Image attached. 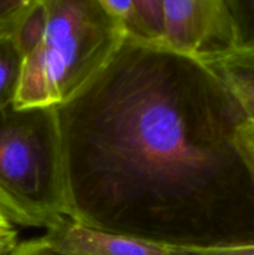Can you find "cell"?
Masks as SVG:
<instances>
[{"label": "cell", "mask_w": 254, "mask_h": 255, "mask_svg": "<svg viewBox=\"0 0 254 255\" xmlns=\"http://www.w3.org/2000/svg\"><path fill=\"white\" fill-rule=\"evenodd\" d=\"M56 111L67 218L186 249L251 242L241 212L254 188L234 146L244 117L208 65L127 36Z\"/></svg>", "instance_id": "1"}, {"label": "cell", "mask_w": 254, "mask_h": 255, "mask_svg": "<svg viewBox=\"0 0 254 255\" xmlns=\"http://www.w3.org/2000/svg\"><path fill=\"white\" fill-rule=\"evenodd\" d=\"M41 42L24 59L15 109L60 106L79 95L128 36L100 0H44Z\"/></svg>", "instance_id": "2"}, {"label": "cell", "mask_w": 254, "mask_h": 255, "mask_svg": "<svg viewBox=\"0 0 254 255\" xmlns=\"http://www.w3.org/2000/svg\"><path fill=\"white\" fill-rule=\"evenodd\" d=\"M0 214L46 231L67 218L56 106L0 111Z\"/></svg>", "instance_id": "3"}, {"label": "cell", "mask_w": 254, "mask_h": 255, "mask_svg": "<svg viewBox=\"0 0 254 255\" xmlns=\"http://www.w3.org/2000/svg\"><path fill=\"white\" fill-rule=\"evenodd\" d=\"M162 46L204 64L238 46L227 0H163Z\"/></svg>", "instance_id": "4"}, {"label": "cell", "mask_w": 254, "mask_h": 255, "mask_svg": "<svg viewBox=\"0 0 254 255\" xmlns=\"http://www.w3.org/2000/svg\"><path fill=\"white\" fill-rule=\"evenodd\" d=\"M44 239L67 255H189L182 247L90 228L70 218L49 229Z\"/></svg>", "instance_id": "5"}, {"label": "cell", "mask_w": 254, "mask_h": 255, "mask_svg": "<svg viewBox=\"0 0 254 255\" xmlns=\"http://www.w3.org/2000/svg\"><path fill=\"white\" fill-rule=\"evenodd\" d=\"M208 65L241 110L254 122V44L238 45Z\"/></svg>", "instance_id": "6"}, {"label": "cell", "mask_w": 254, "mask_h": 255, "mask_svg": "<svg viewBox=\"0 0 254 255\" xmlns=\"http://www.w3.org/2000/svg\"><path fill=\"white\" fill-rule=\"evenodd\" d=\"M24 56L10 32L0 31V111L14 104L21 80Z\"/></svg>", "instance_id": "7"}, {"label": "cell", "mask_w": 254, "mask_h": 255, "mask_svg": "<svg viewBox=\"0 0 254 255\" xmlns=\"http://www.w3.org/2000/svg\"><path fill=\"white\" fill-rule=\"evenodd\" d=\"M46 27V7L44 0H37L17 19L10 30L12 39L25 57L36 50L44 36Z\"/></svg>", "instance_id": "8"}, {"label": "cell", "mask_w": 254, "mask_h": 255, "mask_svg": "<svg viewBox=\"0 0 254 255\" xmlns=\"http://www.w3.org/2000/svg\"><path fill=\"white\" fill-rule=\"evenodd\" d=\"M100 1L125 25L128 36L152 44L134 4V0H100Z\"/></svg>", "instance_id": "9"}, {"label": "cell", "mask_w": 254, "mask_h": 255, "mask_svg": "<svg viewBox=\"0 0 254 255\" xmlns=\"http://www.w3.org/2000/svg\"><path fill=\"white\" fill-rule=\"evenodd\" d=\"M238 45L254 44V0H227Z\"/></svg>", "instance_id": "10"}, {"label": "cell", "mask_w": 254, "mask_h": 255, "mask_svg": "<svg viewBox=\"0 0 254 255\" xmlns=\"http://www.w3.org/2000/svg\"><path fill=\"white\" fill-rule=\"evenodd\" d=\"M152 44L163 42V0H134Z\"/></svg>", "instance_id": "11"}, {"label": "cell", "mask_w": 254, "mask_h": 255, "mask_svg": "<svg viewBox=\"0 0 254 255\" xmlns=\"http://www.w3.org/2000/svg\"><path fill=\"white\" fill-rule=\"evenodd\" d=\"M234 146L246 167L254 188V122L243 120L237 126Z\"/></svg>", "instance_id": "12"}, {"label": "cell", "mask_w": 254, "mask_h": 255, "mask_svg": "<svg viewBox=\"0 0 254 255\" xmlns=\"http://www.w3.org/2000/svg\"><path fill=\"white\" fill-rule=\"evenodd\" d=\"M37 0H0V31L10 32L20 16Z\"/></svg>", "instance_id": "13"}, {"label": "cell", "mask_w": 254, "mask_h": 255, "mask_svg": "<svg viewBox=\"0 0 254 255\" xmlns=\"http://www.w3.org/2000/svg\"><path fill=\"white\" fill-rule=\"evenodd\" d=\"M189 255H254V241L209 248L187 249Z\"/></svg>", "instance_id": "14"}, {"label": "cell", "mask_w": 254, "mask_h": 255, "mask_svg": "<svg viewBox=\"0 0 254 255\" xmlns=\"http://www.w3.org/2000/svg\"><path fill=\"white\" fill-rule=\"evenodd\" d=\"M6 255H67L52 248L44 237L17 243V246Z\"/></svg>", "instance_id": "15"}, {"label": "cell", "mask_w": 254, "mask_h": 255, "mask_svg": "<svg viewBox=\"0 0 254 255\" xmlns=\"http://www.w3.org/2000/svg\"><path fill=\"white\" fill-rule=\"evenodd\" d=\"M17 246V233L12 226H0V255L9 254Z\"/></svg>", "instance_id": "16"}, {"label": "cell", "mask_w": 254, "mask_h": 255, "mask_svg": "<svg viewBox=\"0 0 254 255\" xmlns=\"http://www.w3.org/2000/svg\"><path fill=\"white\" fill-rule=\"evenodd\" d=\"M10 222L7 221L6 218H5L4 216H1V214H0V226H10Z\"/></svg>", "instance_id": "17"}]
</instances>
